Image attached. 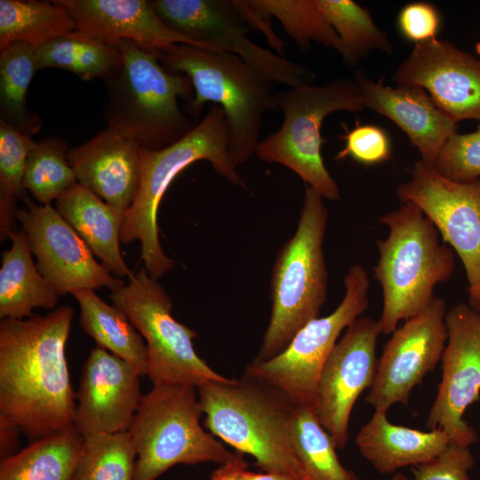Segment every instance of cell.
<instances>
[{"mask_svg": "<svg viewBox=\"0 0 480 480\" xmlns=\"http://www.w3.org/2000/svg\"><path fill=\"white\" fill-rule=\"evenodd\" d=\"M74 310L0 322V415L32 441L74 426L73 390L65 348Z\"/></svg>", "mask_w": 480, "mask_h": 480, "instance_id": "cell-1", "label": "cell"}, {"mask_svg": "<svg viewBox=\"0 0 480 480\" xmlns=\"http://www.w3.org/2000/svg\"><path fill=\"white\" fill-rule=\"evenodd\" d=\"M197 393L213 436L252 456L263 472L308 480L292 444L296 404L286 395L244 374L207 381Z\"/></svg>", "mask_w": 480, "mask_h": 480, "instance_id": "cell-2", "label": "cell"}, {"mask_svg": "<svg viewBox=\"0 0 480 480\" xmlns=\"http://www.w3.org/2000/svg\"><path fill=\"white\" fill-rule=\"evenodd\" d=\"M379 220L388 234L376 243L379 260L372 272L382 292L381 333L391 334L400 321L428 307L438 284L450 280L455 252L441 243L436 228L412 203H403Z\"/></svg>", "mask_w": 480, "mask_h": 480, "instance_id": "cell-3", "label": "cell"}, {"mask_svg": "<svg viewBox=\"0 0 480 480\" xmlns=\"http://www.w3.org/2000/svg\"><path fill=\"white\" fill-rule=\"evenodd\" d=\"M206 160L233 185L247 186L236 172L229 152V131L222 108L212 105L205 116L182 139L158 150L141 148L140 183L137 196L124 214L121 242L139 241L144 268L158 279L172 270L174 260L163 251L157 211L172 180L194 162Z\"/></svg>", "mask_w": 480, "mask_h": 480, "instance_id": "cell-4", "label": "cell"}, {"mask_svg": "<svg viewBox=\"0 0 480 480\" xmlns=\"http://www.w3.org/2000/svg\"><path fill=\"white\" fill-rule=\"evenodd\" d=\"M158 57L167 71L190 79L195 95L188 106L193 116L207 102L222 108L232 160L236 166L247 162L260 141L264 116L279 110L274 82L228 52L177 44Z\"/></svg>", "mask_w": 480, "mask_h": 480, "instance_id": "cell-5", "label": "cell"}, {"mask_svg": "<svg viewBox=\"0 0 480 480\" xmlns=\"http://www.w3.org/2000/svg\"><path fill=\"white\" fill-rule=\"evenodd\" d=\"M117 43L123 62L104 80L108 92L104 116L108 126L142 148L158 150L171 146L196 124L178 106V98L189 103L194 97L190 79L167 71L157 54L135 43Z\"/></svg>", "mask_w": 480, "mask_h": 480, "instance_id": "cell-6", "label": "cell"}, {"mask_svg": "<svg viewBox=\"0 0 480 480\" xmlns=\"http://www.w3.org/2000/svg\"><path fill=\"white\" fill-rule=\"evenodd\" d=\"M327 221L324 198L308 186L295 233L273 266L271 316L253 361L280 354L304 325L319 316L328 287L323 249Z\"/></svg>", "mask_w": 480, "mask_h": 480, "instance_id": "cell-7", "label": "cell"}, {"mask_svg": "<svg viewBox=\"0 0 480 480\" xmlns=\"http://www.w3.org/2000/svg\"><path fill=\"white\" fill-rule=\"evenodd\" d=\"M197 388L156 384L142 396L127 430L137 452L134 480H156L178 464H225L232 452L200 424Z\"/></svg>", "mask_w": 480, "mask_h": 480, "instance_id": "cell-8", "label": "cell"}, {"mask_svg": "<svg viewBox=\"0 0 480 480\" xmlns=\"http://www.w3.org/2000/svg\"><path fill=\"white\" fill-rule=\"evenodd\" d=\"M276 100L284 114L283 123L278 130L260 141L255 155L261 161L291 169L324 199H339V186L321 154L324 142L321 126L332 112L363 111L356 82L344 77L316 86L304 84L277 93Z\"/></svg>", "mask_w": 480, "mask_h": 480, "instance_id": "cell-9", "label": "cell"}, {"mask_svg": "<svg viewBox=\"0 0 480 480\" xmlns=\"http://www.w3.org/2000/svg\"><path fill=\"white\" fill-rule=\"evenodd\" d=\"M110 300L146 340L148 373L153 385H191L227 379L212 370L196 352L197 333L172 315V302L145 268L111 292Z\"/></svg>", "mask_w": 480, "mask_h": 480, "instance_id": "cell-10", "label": "cell"}, {"mask_svg": "<svg viewBox=\"0 0 480 480\" xmlns=\"http://www.w3.org/2000/svg\"><path fill=\"white\" fill-rule=\"evenodd\" d=\"M343 282L345 294L331 314L308 322L280 354L252 361L244 374L280 390L296 405L311 408L320 372L340 333L369 305L370 282L362 265L351 266Z\"/></svg>", "mask_w": 480, "mask_h": 480, "instance_id": "cell-11", "label": "cell"}, {"mask_svg": "<svg viewBox=\"0 0 480 480\" xmlns=\"http://www.w3.org/2000/svg\"><path fill=\"white\" fill-rule=\"evenodd\" d=\"M396 195L402 204L417 205L442 241L459 256L466 272L468 304L476 308L480 305V178L453 181L420 159Z\"/></svg>", "mask_w": 480, "mask_h": 480, "instance_id": "cell-12", "label": "cell"}, {"mask_svg": "<svg viewBox=\"0 0 480 480\" xmlns=\"http://www.w3.org/2000/svg\"><path fill=\"white\" fill-rule=\"evenodd\" d=\"M153 9L173 32L209 50L234 53L274 83L295 88L315 77L308 67L259 46L247 36V25L224 0H151Z\"/></svg>", "mask_w": 480, "mask_h": 480, "instance_id": "cell-13", "label": "cell"}, {"mask_svg": "<svg viewBox=\"0 0 480 480\" xmlns=\"http://www.w3.org/2000/svg\"><path fill=\"white\" fill-rule=\"evenodd\" d=\"M444 320L442 380L426 426L443 431L451 444L469 447L477 442V434L464 413L480 398V314L460 302L447 309Z\"/></svg>", "mask_w": 480, "mask_h": 480, "instance_id": "cell-14", "label": "cell"}, {"mask_svg": "<svg viewBox=\"0 0 480 480\" xmlns=\"http://www.w3.org/2000/svg\"><path fill=\"white\" fill-rule=\"evenodd\" d=\"M379 320L359 316L346 329L326 359L311 410L337 449L348 441L349 419L359 396L374 381Z\"/></svg>", "mask_w": 480, "mask_h": 480, "instance_id": "cell-15", "label": "cell"}, {"mask_svg": "<svg viewBox=\"0 0 480 480\" xmlns=\"http://www.w3.org/2000/svg\"><path fill=\"white\" fill-rule=\"evenodd\" d=\"M444 298L436 297L422 312L397 327L386 342L365 401L375 411L407 405L412 390L442 359L447 340Z\"/></svg>", "mask_w": 480, "mask_h": 480, "instance_id": "cell-16", "label": "cell"}, {"mask_svg": "<svg viewBox=\"0 0 480 480\" xmlns=\"http://www.w3.org/2000/svg\"><path fill=\"white\" fill-rule=\"evenodd\" d=\"M16 219L27 234L36 268L59 296L77 290L124 284L95 259L90 248L52 204H36L25 198Z\"/></svg>", "mask_w": 480, "mask_h": 480, "instance_id": "cell-17", "label": "cell"}, {"mask_svg": "<svg viewBox=\"0 0 480 480\" xmlns=\"http://www.w3.org/2000/svg\"><path fill=\"white\" fill-rule=\"evenodd\" d=\"M392 79L399 85L427 90L455 123L480 121V60L448 41L436 38L415 44Z\"/></svg>", "mask_w": 480, "mask_h": 480, "instance_id": "cell-18", "label": "cell"}, {"mask_svg": "<svg viewBox=\"0 0 480 480\" xmlns=\"http://www.w3.org/2000/svg\"><path fill=\"white\" fill-rule=\"evenodd\" d=\"M140 372L98 346L84 361L74 426L83 436L127 431L142 398Z\"/></svg>", "mask_w": 480, "mask_h": 480, "instance_id": "cell-19", "label": "cell"}, {"mask_svg": "<svg viewBox=\"0 0 480 480\" xmlns=\"http://www.w3.org/2000/svg\"><path fill=\"white\" fill-rule=\"evenodd\" d=\"M68 161L77 183L124 212L132 205L140 183L141 148L107 127L87 142L69 148Z\"/></svg>", "mask_w": 480, "mask_h": 480, "instance_id": "cell-20", "label": "cell"}, {"mask_svg": "<svg viewBox=\"0 0 480 480\" xmlns=\"http://www.w3.org/2000/svg\"><path fill=\"white\" fill-rule=\"evenodd\" d=\"M55 1L69 12L77 29L106 42L132 41L157 55L177 44L207 49L167 28L148 0Z\"/></svg>", "mask_w": 480, "mask_h": 480, "instance_id": "cell-21", "label": "cell"}, {"mask_svg": "<svg viewBox=\"0 0 480 480\" xmlns=\"http://www.w3.org/2000/svg\"><path fill=\"white\" fill-rule=\"evenodd\" d=\"M353 79L360 89L364 107L392 120L418 148L421 160L435 166L441 148L456 132L457 123L439 109L420 86L393 88L362 72L356 73Z\"/></svg>", "mask_w": 480, "mask_h": 480, "instance_id": "cell-22", "label": "cell"}, {"mask_svg": "<svg viewBox=\"0 0 480 480\" xmlns=\"http://www.w3.org/2000/svg\"><path fill=\"white\" fill-rule=\"evenodd\" d=\"M356 444L376 470L389 474L436 458L448 447L450 440L441 430L422 431L394 424L386 412L375 411L358 431Z\"/></svg>", "mask_w": 480, "mask_h": 480, "instance_id": "cell-23", "label": "cell"}, {"mask_svg": "<svg viewBox=\"0 0 480 480\" xmlns=\"http://www.w3.org/2000/svg\"><path fill=\"white\" fill-rule=\"evenodd\" d=\"M56 209L112 275L128 278L134 275L124 260L119 246L124 212L78 183L56 200Z\"/></svg>", "mask_w": 480, "mask_h": 480, "instance_id": "cell-24", "label": "cell"}, {"mask_svg": "<svg viewBox=\"0 0 480 480\" xmlns=\"http://www.w3.org/2000/svg\"><path fill=\"white\" fill-rule=\"evenodd\" d=\"M12 245L2 253L0 268V318L25 319L35 308L52 309L59 295L40 274L32 260L27 234L14 230Z\"/></svg>", "mask_w": 480, "mask_h": 480, "instance_id": "cell-25", "label": "cell"}, {"mask_svg": "<svg viewBox=\"0 0 480 480\" xmlns=\"http://www.w3.org/2000/svg\"><path fill=\"white\" fill-rule=\"evenodd\" d=\"M80 308L83 331L97 346L132 364L142 376L148 373V350L143 337L127 316L115 305L101 300L95 290L71 293Z\"/></svg>", "mask_w": 480, "mask_h": 480, "instance_id": "cell-26", "label": "cell"}, {"mask_svg": "<svg viewBox=\"0 0 480 480\" xmlns=\"http://www.w3.org/2000/svg\"><path fill=\"white\" fill-rule=\"evenodd\" d=\"M83 444L75 426L32 441L1 460L0 480H73Z\"/></svg>", "mask_w": 480, "mask_h": 480, "instance_id": "cell-27", "label": "cell"}, {"mask_svg": "<svg viewBox=\"0 0 480 480\" xmlns=\"http://www.w3.org/2000/svg\"><path fill=\"white\" fill-rule=\"evenodd\" d=\"M38 69L62 68L83 80L103 81L123 62L118 43H109L83 30L75 29L36 47Z\"/></svg>", "mask_w": 480, "mask_h": 480, "instance_id": "cell-28", "label": "cell"}, {"mask_svg": "<svg viewBox=\"0 0 480 480\" xmlns=\"http://www.w3.org/2000/svg\"><path fill=\"white\" fill-rule=\"evenodd\" d=\"M75 29L71 14L55 0H0V51L18 42L38 47Z\"/></svg>", "mask_w": 480, "mask_h": 480, "instance_id": "cell-29", "label": "cell"}, {"mask_svg": "<svg viewBox=\"0 0 480 480\" xmlns=\"http://www.w3.org/2000/svg\"><path fill=\"white\" fill-rule=\"evenodd\" d=\"M36 70L35 46L18 42L0 52V120L30 136L41 128L40 118L26 103Z\"/></svg>", "mask_w": 480, "mask_h": 480, "instance_id": "cell-30", "label": "cell"}, {"mask_svg": "<svg viewBox=\"0 0 480 480\" xmlns=\"http://www.w3.org/2000/svg\"><path fill=\"white\" fill-rule=\"evenodd\" d=\"M328 22L340 38L344 62L354 66L372 50L391 54L388 35L374 23L371 13L351 0H318Z\"/></svg>", "mask_w": 480, "mask_h": 480, "instance_id": "cell-31", "label": "cell"}, {"mask_svg": "<svg viewBox=\"0 0 480 480\" xmlns=\"http://www.w3.org/2000/svg\"><path fill=\"white\" fill-rule=\"evenodd\" d=\"M292 444L308 480H360L341 464L331 436L308 406H295Z\"/></svg>", "mask_w": 480, "mask_h": 480, "instance_id": "cell-32", "label": "cell"}, {"mask_svg": "<svg viewBox=\"0 0 480 480\" xmlns=\"http://www.w3.org/2000/svg\"><path fill=\"white\" fill-rule=\"evenodd\" d=\"M136 460L128 431L86 436L73 480H134Z\"/></svg>", "mask_w": 480, "mask_h": 480, "instance_id": "cell-33", "label": "cell"}, {"mask_svg": "<svg viewBox=\"0 0 480 480\" xmlns=\"http://www.w3.org/2000/svg\"><path fill=\"white\" fill-rule=\"evenodd\" d=\"M68 146L62 138H45L28 154L23 187L41 204H51L77 183L68 161Z\"/></svg>", "mask_w": 480, "mask_h": 480, "instance_id": "cell-34", "label": "cell"}, {"mask_svg": "<svg viewBox=\"0 0 480 480\" xmlns=\"http://www.w3.org/2000/svg\"><path fill=\"white\" fill-rule=\"evenodd\" d=\"M36 142L0 120V237L15 228L17 201L25 200L23 179L27 159Z\"/></svg>", "mask_w": 480, "mask_h": 480, "instance_id": "cell-35", "label": "cell"}, {"mask_svg": "<svg viewBox=\"0 0 480 480\" xmlns=\"http://www.w3.org/2000/svg\"><path fill=\"white\" fill-rule=\"evenodd\" d=\"M261 13L275 16L298 46L305 51L311 41L340 50V38L323 13L318 0H249Z\"/></svg>", "mask_w": 480, "mask_h": 480, "instance_id": "cell-36", "label": "cell"}, {"mask_svg": "<svg viewBox=\"0 0 480 480\" xmlns=\"http://www.w3.org/2000/svg\"><path fill=\"white\" fill-rule=\"evenodd\" d=\"M444 177L457 182L480 178V124L469 133L452 134L441 148L435 164Z\"/></svg>", "mask_w": 480, "mask_h": 480, "instance_id": "cell-37", "label": "cell"}, {"mask_svg": "<svg viewBox=\"0 0 480 480\" xmlns=\"http://www.w3.org/2000/svg\"><path fill=\"white\" fill-rule=\"evenodd\" d=\"M344 129L346 132L340 137L345 146L337 153L336 160L349 157L361 164L373 165L391 158V141L382 128L357 123L352 130Z\"/></svg>", "mask_w": 480, "mask_h": 480, "instance_id": "cell-38", "label": "cell"}, {"mask_svg": "<svg viewBox=\"0 0 480 480\" xmlns=\"http://www.w3.org/2000/svg\"><path fill=\"white\" fill-rule=\"evenodd\" d=\"M474 457L469 447L449 444L436 458L414 466L412 480H470L468 471L474 465ZM391 480H411L401 473Z\"/></svg>", "mask_w": 480, "mask_h": 480, "instance_id": "cell-39", "label": "cell"}, {"mask_svg": "<svg viewBox=\"0 0 480 480\" xmlns=\"http://www.w3.org/2000/svg\"><path fill=\"white\" fill-rule=\"evenodd\" d=\"M401 36L415 44L436 38L442 17L436 7L428 2H412L399 12L396 20Z\"/></svg>", "mask_w": 480, "mask_h": 480, "instance_id": "cell-40", "label": "cell"}, {"mask_svg": "<svg viewBox=\"0 0 480 480\" xmlns=\"http://www.w3.org/2000/svg\"><path fill=\"white\" fill-rule=\"evenodd\" d=\"M231 4L243 20V21L253 28L261 32L268 44L273 47L277 54L281 55L285 48V43L275 33L271 27V19L254 8L249 0H230Z\"/></svg>", "mask_w": 480, "mask_h": 480, "instance_id": "cell-41", "label": "cell"}, {"mask_svg": "<svg viewBox=\"0 0 480 480\" xmlns=\"http://www.w3.org/2000/svg\"><path fill=\"white\" fill-rule=\"evenodd\" d=\"M21 429L12 420L0 415V456L1 460L16 452Z\"/></svg>", "mask_w": 480, "mask_h": 480, "instance_id": "cell-42", "label": "cell"}, {"mask_svg": "<svg viewBox=\"0 0 480 480\" xmlns=\"http://www.w3.org/2000/svg\"><path fill=\"white\" fill-rule=\"evenodd\" d=\"M248 464L244 460L243 454L238 455L225 464L220 465V467L214 470L209 480H240L239 474L241 470L247 467Z\"/></svg>", "mask_w": 480, "mask_h": 480, "instance_id": "cell-43", "label": "cell"}, {"mask_svg": "<svg viewBox=\"0 0 480 480\" xmlns=\"http://www.w3.org/2000/svg\"><path fill=\"white\" fill-rule=\"evenodd\" d=\"M240 480H302L298 477L272 472H252L248 466L244 468L239 474Z\"/></svg>", "mask_w": 480, "mask_h": 480, "instance_id": "cell-44", "label": "cell"}, {"mask_svg": "<svg viewBox=\"0 0 480 480\" xmlns=\"http://www.w3.org/2000/svg\"><path fill=\"white\" fill-rule=\"evenodd\" d=\"M475 50L478 55H480V41L476 44Z\"/></svg>", "mask_w": 480, "mask_h": 480, "instance_id": "cell-45", "label": "cell"}, {"mask_svg": "<svg viewBox=\"0 0 480 480\" xmlns=\"http://www.w3.org/2000/svg\"><path fill=\"white\" fill-rule=\"evenodd\" d=\"M474 309L480 314V305L476 308H474Z\"/></svg>", "mask_w": 480, "mask_h": 480, "instance_id": "cell-46", "label": "cell"}]
</instances>
